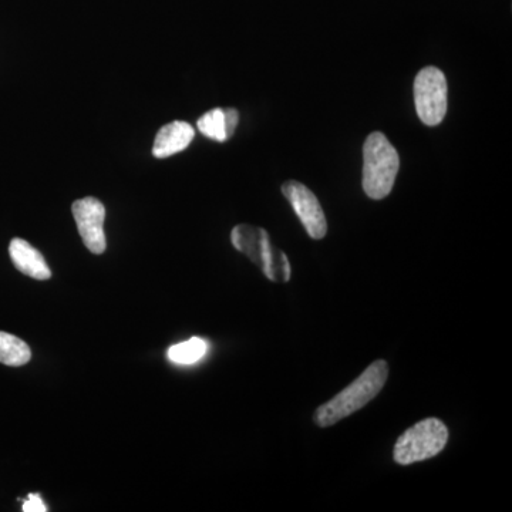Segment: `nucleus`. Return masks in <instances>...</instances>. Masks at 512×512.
I'll use <instances>...</instances> for the list:
<instances>
[{
  "label": "nucleus",
  "instance_id": "1",
  "mask_svg": "<svg viewBox=\"0 0 512 512\" xmlns=\"http://www.w3.org/2000/svg\"><path fill=\"white\" fill-rule=\"evenodd\" d=\"M387 376H389V366L384 360H377L367 367L355 382L316 410L315 423L319 427H330L357 410L363 409L382 392Z\"/></svg>",
  "mask_w": 512,
  "mask_h": 512
},
{
  "label": "nucleus",
  "instance_id": "2",
  "mask_svg": "<svg viewBox=\"0 0 512 512\" xmlns=\"http://www.w3.org/2000/svg\"><path fill=\"white\" fill-rule=\"evenodd\" d=\"M396 148L383 133L370 134L363 147V190L372 200H383L393 190L399 173Z\"/></svg>",
  "mask_w": 512,
  "mask_h": 512
},
{
  "label": "nucleus",
  "instance_id": "3",
  "mask_svg": "<svg viewBox=\"0 0 512 512\" xmlns=\"http://www.w3.org/2000/svg\"><path fill=\"white\" fill-rule=\"evenodd\" d=\"M232 245L239 252L248 256L256 266L261 268L266 278L278 284H285L291 279V264L281 249L271 244L268 232L251 225H238L232 229Z\"/></svg>",
  "mask_w": 512,
  "mask_h": 512
},
{
  "label": "nucleus",
  "instance_id": "4",
  "mask_svg": "<svg viewBox=\"0 0 512 512\" xmlns=\"http://www.w3.org/2000/svg\"><path fill=\"white\" fill-rule=\"evenodd\" d=\"M448 430L439 419H426L404 431L394 446V461L400 466L436 457L446 447Z\"/></svg>",
  "mask_w": 512,
  "mask_h": 512
},
{
  "label": "nucleus",
  "instance_id": "5",
  "mask_svg": "<svg viewBox=\"0 0 512 512\" xmlns=\"http://www.w3.org/2000/svg\"><path fill=\"white\" fill-rule=\"evenodd\" d=\"M447 80L437 67H424L414 80V103L426 126H439L447 113Z\"/></svg>",
  "mask_w": 512,
  "mask_h": 512
},
{
  "label": "nucleus",
  "instance_id": "6",
  "mask_svg": "<svg viewBox=\"0 0 512 512\" xmlns=\"http://www.w3.org/2000/svg\"><path fill=\"white\" fill-rule=\"evenodd\" d=\"M72 210L84 245L92 254H103L107 248L106 234H104L106 207L103 202L93 197L83 198L74 202Z\"/></svg>",
  "mask_w": 512,
  "mask_h": 512
},
{
  "label": "nucleus",
  "instance_id": "7",
  "mask_svg": "<svg viewBox=\"0 0 512 512\" xmlns=\"http://www.w3.org/2000/svg\"><path fill=\"white\" fill-rule=\"evenodd\" d=\"M282 192L292 205L303 227L308 231L309 237L313 239H322L328 232L325 212L320 207L318 198L309 190L306 185L298 181H288L282 185Z\"/></svg>",
  "mask_w": 512,
  "mask_h": 512
},
{
  "label": "nucleus",
  "instance_id": "8",
  "mask_svg": "<svg viewBox=\"0 0 512 512\" xmlns=\"http://www.w3.org/2000/svg\"><path fill=\"white\" fill-rule=\"evenodd\" d=\"M9 255L15 268L23 275L37 279V281H46V279L52 278V271L46 264L43 255L25 239H12L9 245Z\"/></svg>",
  "mask_w": 512,
  "mask_h": 512
},
{
  "label": "nucleus",
  "instance_id": "9",
  "mask_svg": "<svg viewBox=\"0 0 512 512\" xmlns=\"http://www.w3.org/2000/svg\"><path fill=\"white\" fill-rule=\"evenodd\" d=\"M195 130L185 121H173L160 128L154 141L153 156L167 158L181 153L194 140Z\"/></svg>",
  "mask_w": 512,
  "mask_h": 512
},
{
  "label": "nucleus",
  "instance_id": "10",
  "mask_svg": "<svg viewBox=\"0 0 512 512\" xmlns=\"http://www.w3.org/2000/svg\"><path fill=\"white\" fill-rule=\"evenodd\" d=\"M239 123V113L235 109H212L200 117L197 128L211 140L224 141L234 136Z\"/></svg>",
  "mask_w": 512,
  "mask_h": 512
},
{
  "label": "nucleus",
  "instance_id": "11",
  "mask_svg": "<svg viewBox=\"0 0 512 512\" xmlns=\"http://www.w3.org/2000/svg\"><path fill=\"white\" fill-rule=\"evenodd\" d=\"M32 352L28 343L9 333L0 332V363L6 366L20 367L30 362Z\"/></svg>",
  "mask_w": 512,
  "mask_h": 512
},
{
  "label": "nucleus",
  "instance_id": "12",
  "mask_svg": "<svg viewBox=\"0 0 512 512\" xmlns=\"http://www.w3.org/2000/svg\"><path fill=\"white\" fill-rule=\"evenodd\" d=\"M208 353L207 340L201 338H192L187 342L178 343L168 349V359L177 365H194L204 359Z\"/></svg>",
  "mask_w": 512,
  "mask_h": 512
},
{
  "label": "nucleus",
  "instance_id": "13",
  "mask_svg": "<svg viewBox=\"0 0 512 512\" xmlns=\"http://www.w3.org/2000/svg\"><path fill=\"white\" fill-rule=\"evenodd\" d=\"M22 510L25 512H46L47 507L39 494H30L28 500L23 504Z\"/></svg>",
  "mask_w": 512,
  "mask_h": 512
}]
</instances>
